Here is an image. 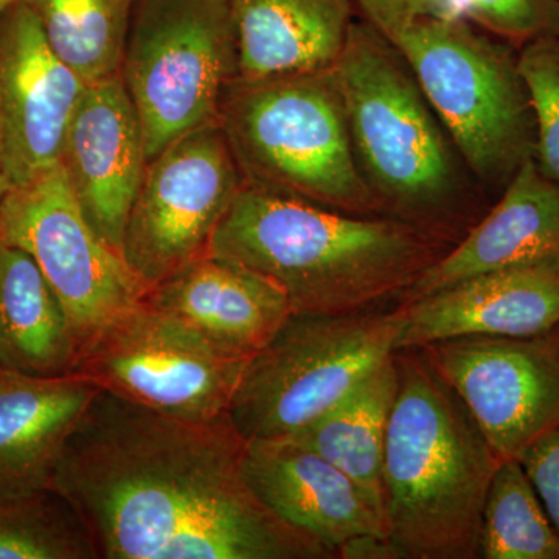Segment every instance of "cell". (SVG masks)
Here are the masks:
<instances>
[{
	"label": "cell",
	"instance_id": "1",
	"mask_svg": "<svg viewBox=\"0 0 559 559\" xmlns=\"http://www.w3.org/2000/svg\"><path fill=\"white\" fill-rule=\"evenodd\" d=\"M229 415L187 421L98 389L66 443L53 488L100 559H333L275 518L242 476Z\"/></svg>",
	"mask_w": 559,
	"mask_h": 559
},
{
	"label": "cell",
	"instance_id": "2",
	"mask_svg": "<svg viewBox=\"0 0 559 559\" xmlns=\"http://www.w3.org/2000/svg\"><path fill=\"white\" fill-rule=\"evenodd\" d=\"M452 238L392 216H359L242 183L210 253L270 280L293 312L353 314L401 299Z\"/></svg>",
	"mask_w": 559,
	"mask_h": 559
},
{
	"label": "cell",
	"instance_id": "3",
	"mask_svg": "<svg viewBox=\"0 0 559 559\" xmlns=\"http://www.w3.org/2000/svg\"><path fill=\"white\" fill-rule=\"evenodd\" d=\"M395 359L382 462L389 538L403 559L480 558L481 514L502 460L421 348Z\"/></svg>",
	"mask_w": 559,
	"mask_h": 559
},
{
	"label": "cell",
	"instance_id": "4",
	"mask_svg": "<svg viewBox=\"0 0 559 559\" xmlns=\"http://www.w3.org/2000/svg\"><path fill=\"white\" fill-rule=\"evenodd\" d=\"M333 72L360 176L384 215L452 238L469 178L406 58L369 22L355 21Z\"/></svg>",
	"mask_w": 559,
	"mask_h": 559
},
{
	"label": "cell",
	"instance_id": "5",
	"mask_svg": "<svg viewBox=\"0 0 559 559\" xmlns=\"http://www.w3.org/2000/svg\"><path fill=\"white\" fill-rule=\"evenodd\" d=\"M218 124L242 182L359 216H388L360 176L333 68L231 80Z\"/></svg>",
	"mask_w": 559,
	"mask_h": 559
},
{
	"label": "cell",
	"instance_id": "6",
	"mask_svg": "<svg viewBox=\"0 0 559 559\" xmlns=\"http://www.w3.org/2000/svg\"><path fill=\"white\" fill-rule=\"evenodd\" d=\"M463 164L481 187L506 190L535 159L536 121L520 49L465 17H428L392 39Z\"/></svg>",
	"mask_w": 559,
	"mask_h": 559
},
{
	"label": "cell",
	"instance_id": "7",
	"mask_svg": "<svg viewBox=\"0 0 559 559\" xmlns=\"http://www.w3.org/2000/svg\"><path fill=\"white\" fill-rule=\"evenodd\" d=\"M401 316L293 312L246 364L229 407L246 441L282 440L310 426L396 353Z\"/></svg>",
	"mask_w": 559,
	"mask_h": 559
},
{
	"label": "cell",
	"instance_id": "8",
	"mask_svg": "<svg viewBox=\"0 0 559 559\" xmlns=\"http://www.w3.org/2000/svg\"><path fill=\"white\" fill-rule=\"evenodd\" d=\"M148 162L187 132L218 121L238 76L230 0H135L121 60Z\"/></svg>",
	"mask_w": 559,
	"mask_h": 559
},
{
	"label": "cell",
	"instance_id": "9",
	"mask_svg": "<svg viewBox=\"0 0 559 559\" xmlns=\"http://www.w3.org/2000/svg\"><path fill=\"white\" fill-rule=\"evenodd\" d=\"M246 364L143 300L81 347L70 374L168 417L210 423L229 415Z\"/></svg>",
	"mask_w": 559,
	"mask_h": 559
},
{
	"label": "cell",
	"instance_id": "10",
	"mask_svg": "<svg viewBox=\"0 0 559 559\" xmlns=\"http://www.w3.org/2000/svg\"><path fill=\"white\" fill-rule=\"evenodd\" d=\"M0 241L36 261L64 308L79 352L148 293L123 253L92 227L61 162L7 194Z\"/></svg>",
	"mask_w": 559,
	"mask_h": 559
},
{
	"label": "cell",
	"instance_id": "11",
	"mask_svg": "<svg viewBox=\"0 0 559 559\" xmlns=\"http://www.w3.org/2000/svg\"><path fill=\"white\" fill-rule=\"evenodd\" d=\"M242 183L218 121L187 132L148 162L121 248L148 290L209 255Z\"/></svg>",
	"mask_w": 559,
	"mask_h": 559
},
{
	"label": "cell",
	"instance_id": "12",
	"mask_svg": "<svg viewBox=\"0 0 559 559\" xmlns=\"http://www.w3.org/2000/svg\"><path fill=\"white\" fill-rule=\"evenodd\" d=\"M500 460L559 426V325L533 336H462L419 347Z\"/></svg>",
	"mask_w": 559,
	"mask_h": 559
},
{
	"label": "cell",
	"instance_id": "13",
	"mask_svg": "<svg viewBox=\"0 0 559 559\" xmlns=\"http://www.w3.org/2000/svg\"><path fill=\"white\" fill-rule=\"evenodd\" d=\"M86 86L21 0L0 13V160L14 187L60 164Z\"/></svg>",
	"mask_w": 559,
	"mask_h": 559
},
{
	"label": "cell",
	"instance_id": "14",
	"mask_svg": "<svg viewBox=\"0 0 559 559\" xmlns=\"http://www.w3.org/2000/svg\"><path fill=\"white\" fill-rule=\"evenodd\" d=\"M61 165L92 227L121 252L148 156L120 75L87 84L66 132Z\"/></svg>",
	"mask_w": 559,
	"mask_h": 559
},
{
	"label": "cell",
	"instance_id": "15",
	"mask_svg": "<svg viewBox=\"0 0 559 559\" xmlns=\"http://www.w3.org/2000/svg\"><path fill=\"white\" fill-rule=\"evenodd\" d=\"M396 352L462 336H533L559 325V255L462 280L399 307Z\"/></svg>",
	"mask_w": 559,
	"mask_h": 559
},
{
	"label": "cell",
	"instance_id": "16",
	"mask_svg": "<svg viewBox=\"0 0 559 559\" xmlns=\"http://www.w3.org/2000/svg\"><path fill=\"white\" fill-rule=\"evenodd\" d=\"M242 476L283 524L333 551L362 535L389 536L384 518L348 476L290 440L246 441Z\"/></svg>",
	"mask_w": 559,
	"mask_h": 559
},
{
	"label": "cell",
	"instance_id": "17",
	"mask_svg": "<svg viewBox=\"0 0 559 559\" xmlns=\"http://www.w3.org/2000/svg\"><path fill=\"white\" fill-rule=\"evenodd\" d=\"M145 300L189 323L224 355L245 360L266 347L293 314L278 286L212 253L151 288Z\"/></svg>",
	"mask_w": 559,
	"mask_h": 559
},
{
	"label": "cell",
	"instance_id": "18",
	"mask_svg": "<svg viewBox=\"0 0 559 559\" xmlns=\"http://www.w3.org/2000/svg\"><path fill=\"white\" fill-rule=\"evenodd\" d=\"M559 255V182L525 162L487 216L415 282L403 304L484 272Z\"/></svg>",
	"mask_w": 559,
	"mask_h": 559
},
{
	"label": "cell",
	"instance_id": "19",
	"mask_svg": "<svg viewBox=\"0 0 559 559\" xmlns=\"http://www.w3.org/2000/svg\"><path fill=\"white\" fill-rule=\"evenodd\" d=\"M97 392L75 374L0 369V495L53 488L66 443Z\"/></svg>",
	"mask_w": 559,
	"mask_h": 559
},
{
	"label": "cell",
	"instance_id": "20",
	"mask_svg": "<svg viewBox=\"0 0 559 559\" xmlns=\"http://www.w3.org/2000/svg\"><path fill=\"white\" fill-rule=\"evenodd\" d=\"M238 43V76L266 79L333 68L355 0H230Z\"/></svg>",
	"mask_w": 559,
	"mask_h": 559
},
{
	"label": "cell",
	"instance_id": "21",
	"mask_svg": "<svg viewBox=\"0 0 559 559\" xmlns=\"http://www.w3.org/2000/svg\"><path fill=\"white\" fill-rule=\"evenodd\" d=\"M76 353L64 308L36 261L0 241V369L64 377Z\"/></svg>",
	"mask_w": 559,
	"mask_h": 559
},
{
	"label": "cell",
	"instance_id": "22",
	"mask_svg": "<svg viewBox=\"0 0 559 559\" xmlns=\"http://www.w3.org/2000/svg\"><path fill=\"white\" fill-rule=\"evenodd\" d=\"M396 393L399 367L393 355L362 378L322 417L285 439L310 448L341 469L358 485L384 522L382 462Z\"/></svg>",
	"mask_w": 559,
	"mask_h": 559
},
{
	"label": "cell",
	"instance_id": "23",
	"mask_svg": "<svg viewBox=\"0 0 559 559\" xmlns=\"http://www.w3.org/2000/svg\"><path fill=\"white\" fill-rule=\"evenodd\" d=\"M84 83L119 75L135 0H21Z\"/></svg>",
	"mask_w": 559,
	"mask_h": 559
},
{
	"label": "cell",
	"instance_id": "24",
	"mask_svg": "<svg viewBox=\"0 0 559 559\" xmlns=\"http://www.w3.org/2000/svg\"><path fill=\"white\" fill-rule=\"evenodd\" d=\"M480 558L559 559V532L520 460H502L489 484Z\"/></svg>",
	"mask_w": 559,
	"mask_h": 559
},
{
	"label": "cell",
	"instance_id": "25",
	"mask_svg": "<svg viewBox=\"0 0 559 559\" xmlns=\"http://www.w3.org/2000/svg\"><path fill=\"white\" fill-rule=\"evenodd\" d=\"M0 559H100L94 536L57 488L0 495Z\"/></svg>",
	"mask_w": 559,
	"mask_h": 559
},
{
	"label": "cell",
	"instance_id": "26",
	"mask_svg": "<svg viewBox=\"0 0 559 559\" xmlns=\"http://www.w3.org/2000/svg\"><path fill=\"white\" fill-rule=\"evenodd\" d=\"M520 70L535 114L536 165L559 182V36L522 46Z\"/></svg>",
	"mask_w": 559,
	"mask_h": 559
},
{
	"label": "cell",
	"instance_id": "27",
	"mask_svg": "<svg viewBox=\"0 0 559 559\" xmlns=\"http://www.w3.org/2000/svg\"><path fill=\"white\" fill-rule=\"evenodd\" d=\"M460 10L471 24L516 49L559 36V0H460Z\"/></svg>",
	"mask_w": 559,
	"mask_h": 559
},
{
	"label": "cell",
	"instance_id": "28",
	"mask_svg": "<svg viewBox=\"0 0 559 559\" xmlns=\"http://www.w3.org/2000/svg\"><path fill=\"white\" fill-rule=\"evenodd\" d=\"M364 21L392 40L404 28L428 17H463L460 0H355Z\"/></svg>",
	"mask_w": 559,
	"mask_h": 559
},
{
	"label": "cell",
	"instance_id": "29",
	"mask_svg": "<svg viewBox=\"0 0 559 559\" xmlns=\"http://www.w3.org/2000/svg\"><path fill=\"white\" fill-rule=\"evenodd\" d=\"M518 460L559 532V426L533 441Z\"/></svg>",
	"mask_w": 559,
	"mask_h": 559
},
{
	"label": "cell",
	"instance_id": "30",
	"mask_svg": "<svg viewBox=\"0 0 559 559\" xmlns=\"http://www.w3.org/2000/svg\"><path fill=\"white\" fill-rule=\"evenodd\" d=\"M337 558L344 559H403L389 536L362 535L342 544Z\"/></svg>",
	"mask_w": 559,
	"mask_h": 559
},
{
	"label": "cell",
	"instance_id": "31",
	"mask_svg": "<svg viewBox=\"0 0 559 559\" xmlns=\"http://www.w3.org/2000/svg\"><path fill=\"white\" fill-rule=\"evenodd\" d=\"M14 183L11 182L9 175H7L5 168H3L2 160H0V205L5 200L7 194L13 189Z\"/></svg>",
	"mask_w": 559,
	"mask_h": 559
},
{
	"label": "cell",
	"instance_id": "32",
	"mask_svg": "<svg viewBox=\"0 0 559 559\" xmlns=\"http://www.w3.org/2000/svg\"><path fill=\"white\" fill-rule=\"evenodd\" d=\"M16 2V0H0V13H2L3 10L9 9L11 3Z\"/></svg>",
	"mask_w": 559,
	"mask_h": 559
}]
</instances>
